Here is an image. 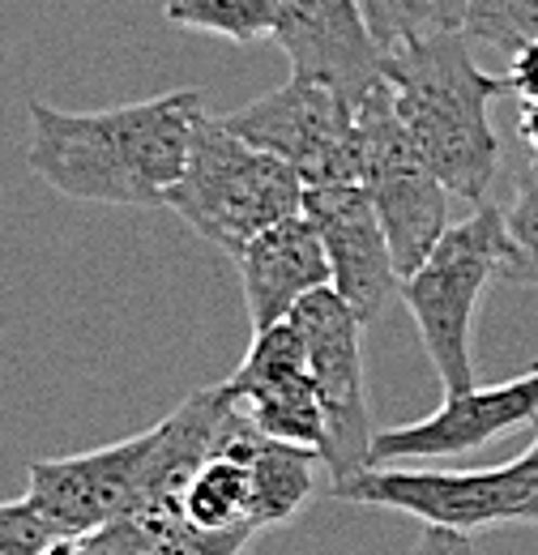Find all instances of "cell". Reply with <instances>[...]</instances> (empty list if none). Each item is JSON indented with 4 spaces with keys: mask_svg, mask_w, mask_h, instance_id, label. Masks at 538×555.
<instances>
[{
    "mask_svg": "<svg viewBox=\"0 0 538 555\" xmlns=\"http://www.w3.org/2000/svg\"><path fill=\"white\" fill-rule=\"evenodd\" d=\"M526 372H535V376H538V359H535V363H530V367H526Z\"/></svg>",
    "mask_w": 538,
    "mask_h": 555,
    "instance_id": "29",
    "label": "cell"
},
{
    "mask_svg": "<svg viewBox=\"0 0 538 555\" xmlns=\"http://www.w3.org/2000/svg\"><path fill=\"white\" fill-rule=\"evenodd\" d=\"M304 214L312 218L325 261H330V286L355 308L363 325L381 317L389 295L402 286V274L394 266L385 227L368 202L363 184H321L304 189Z\"/></svg>",
    "mask_w": 538,
    "mask_h": 555,
    "instance_id": "12",
    "label": "cell"
},
{
    "mask_svg": "<svg viewBox=\"0 0 538 555\" xmlns=\"http://www.w3.org/2000/svg\"><path fill=\"white\" fill-rule=\"evenodd\" d=\"M509 253L500 206H478L471 218L445 227L419 270L398 286L445 398L474 389V312L487 282L509 266Z\"/></svg>",
    "mask_w": 538,
    "mask_h": 555,
    "instance_id": "5",
    "label": "cell"
},
{
    "mask_svg": "<svg viewBox=\"0 0 538 555\" xmlns=\"http://www.w3.org/2000/svg\"><path fill=\"white\" fill-rule=\"evenodd\" d=\"M500 81H504V94H517L522 103H538V39L522 43L509 56V73Z\"/></svg>",
    "mask_w": 538,
    "mask_h": 555,
    "instance_id": "23",
    "label": "cell"
},
{
    "mask_svg": "<svg viewBox=\"0 0 538 555\" xmlns=\"http://www.w3.org/2000/svg\"><path fill=\"white\" fill-rule=\"evenodd\" d=\"M359 120V184L376 209L398 274H414L419 261L449 227V189L423 163L406 125L394 112L385 77L355 107Z\"/></svg>",
    "mask_w": 538,
    "mask_h": 555,
    "instance_id": "6",
    "label": "cell"
},
{
    "mask_svg": "<svg viewBox=\"0 0 538 555\" xmlns=\"http://www.w3.org/2000/svg\"><path fill=\"white\" fill-rule=\"evenodd\" d=\"M56 539V526L30 504V495L0 500V555H43Z\"/></svg>",
    "mask_w": 538,
    "mask_h": 555,
    "instance_id": "21",
    "label": "cell"
},
{
    "mask_svg": "<svg viewBox=\"0 0 538 555\" xmlns=\"http://www.w3.org/2000/svg\"><path fill=\"white\" fill-rule=\"evenodd\" d=\"M530 453H535V457H538V440H535V444H530Z\"/></svg>",
    "mask_w": 538,
    "mask_h": 555,
    "instance_id": "30",
    "label": "cell"
},
{
    "mask_svg": "<svg viewBox=\"0 0 538 555\" xmlns=\"http://www.w3.org/2000/svg\"><path fill=\"white\" fill-rule=\"evenodd\" d=\"M222 125L253 150L286 163L304 189L359 184V120L355 107L325 81L291 73V81L222 116Z\"/></svg>",
    "mask_w": 538,
    "mask_h": 555,
    "instance_id": "8",
    "label": "cell"
},
{
    "mask_svg": "<svg viewBox=\"0 0 538 555\" xmlns=\"http://www.w3.org/2000/svg\"><path fill=\"white\" fill-rule=\"evenodd\" d=\"M227 385H231L235 402L244 406V415L253 418V427L261 436L321 453L325 411H321L317 380L308 372L304 343L291 330V321L257 330L253 343H248V354L227 376Z\"/></svg>",
    "mask_w": 538,
    "mask_h": 555,
    "instance_id": "11",
    "label": "cell"
},
{
    "mask_svg": "<svg viewBox=\"0 0 538 555\" xmlns=\"http://www.w3.org/2000/svg\"><path fill=\"white\" fill-rule=\"evenodd\" d=\"M334 500L394 508L419 517L423 526L478 534L491 526L522 521L526 504L538 495V457L526 449L517 462L483 466V470H389L368 466L350 479L330 483Z\"/></svg>",
    "mask_w": 538,
    "mask_h": 555,
    "instance_id": "7",
    "label": "cell"
},
{
    "mask_svg": "<svg viewBox=\"0 0 538 555\" xmlns=\"http://www.w3.org/2000/svg\"><path fill=\"white\" fill-rule=\"evenodd\" d=\"M240 411L231 385H209L171 415L107 449L43 457L26 466L30 504L56 534H86L129 513H180V495L205 457H214Z\"/></svg>",
    "mask_w": 538,
    "mask_h": 555,
    "instance_id": "1",
    "label": "cell"
},
{
    "mask_svg": "<svg viewBox=\"0 0 538 555\" xmlns=\"http://www.w3.org/2000/svg\"><path fill=\"white\" fill-rule=\"evenodd\" d=\"M269 39L286 52L295 77L325 81L350 107L381 81L385 52L372 39L359 0H278Z\"/></svg>",
    "mask_w": 538,
    "mask_h": 555,
    "instance_id": "10",
    "label": "cell"
},
{
    "mask_svg": "<svg viewBox=\"0 0 538 555\" xmlns=\"http://www.w3.org/2000/svg\"><path fill=\"white\" fill-rule=\"evenodd\" d=\"M517 133H522V141L535 150V158H538V103H522V120H517Z\"/></svg>",
    "mask_w": 538,
    "mask_h": 555,
    "instance_id": "26",
    "label": "cell"
},
{
    "mask_svg": "<svg viewBox=\"0 0 538 555\" xmlns=\"http://www.w3.org/2000/svg\"><path fill=\"white\" fill-rule=\"evenodd\" d=\"M163 17L184 30H205L231 43H257L273 35L278 0H167Z\"/></svg>",
    "mask_w": 538,
    "mask_h": 555,
    "instance_id": "17",
    "label": "cell"
},
{
    "mask_svg": "<svg viewBox=\"0 0 538 555\" xmlns=\"http://www.w3.org/2000/svg\"><path fill=\"white\" fill-rule=\"evenodd\" d=\"M538 418V376H513L504 385L466 389L458 398H445L440 411H432L419 423L389 427L372 436V466L389 462H427V457H458L483 449L487 440L535 423Z\"/></svg>",
    "mask_w": 538,
    "mask_h": 555,
    "instance_id": "13",
    "label": "cell"
},
{
    "mask_svg": "<svg viewBox=\"0 0 538 555\" xmlns=\"http://www.w3.org/2000/svg\"><path fill=\"white\" fill-rule=\"evenodd\" d=\"M359 4H363V17L381 52H394L402 39H410L423 26H440L427 0H359Z\"/></svg>",
    "mask_w": 538,
    "mask_h": 555,
    "instance_id": "22",
    "label": "cell"
},
{
    "mask_svg": "<svg viewBox=\"0 0 538 555\" xmlns=\"http://www.w3.org/2000/svg\"><path fill=\"white\" fill-rule=\"evenodd\" d=\"M458 30L471 43H487L513 56L522 43L538 39V0H462Z\"/></svg>",
    "mask_w": 538,
    "mask_h": 555,
    "instance_id": "19",
    "label": "cell"
},
{
    "mask_svg": "<svg viewBox=\"0 0 538 555\" xmlns=\"http://www.w3.org/2000/svg\"><path fill=\"white\" fill-rule=\"evenodd\" d=\"M381 77L414 150L449 197L483 206L500 167L491 103L504 94V81L478 69L471 39L449 26H423L402 39L385 52Z\"/></svg>",
    "mask_w": 538,
    "mask_h": 555,
    "instance_id": "3",
    "label": "cell"
},
{
    "mask_svg": "<svg viewBox=\"0 0 538 555\" xmlns=\"http://www.w3.org/2000/svg\"><path fill=\"white\" fill-rule=\"evenodd\" d=\"M427 4H432V13H436L440 26L458 30V22H462V0H427Z\"/></svg>",
    "mask_w": 538,
    "mask_h": 555,
    "instance_id": "27",
    "label": "cell"
},
{
    "mask_svg": "<svg viewBox=\"0 0 538 555\" xmlns=\"http://www.w3.org/2000/svg\"><path fill=\"white\" fill-rule=\"evenodd\" d=\"M410 555H478V547H474V534L440 530V526H423V534L414 539Z\"/></svg>",
    "mask_w": 538,
    "mask_h": 555,
    "instance_id": "24",
    "label": "cell"
},
{
    "mask_svg": "<svg viewBox=\"0 0 538 555\" xmlns=\"http://www.w3.org/2000/svg\"><path fill=\"white\" fill-rule=\"evenodd\" d=\"M257 534H261L257 526L202 530V526H193V521L180 517V521H171V526L154 539V547H150L145 555H244Z\"/></svg>",
    "mask_w": 538,
    "mask_h": 555,
    "instance_id": "20",
    "label": "cell"
},
{
    "mask_svg": "<svg viewBox=\"0 0 538 555\" xmlns=\"http://www.w3.org/2000/svg\"><path fill=\"white\" fill-rule=\"evenodd\" d=\"M522 521H530V526H538V495L526 504V513H522Z\"/></svg>",
    "mask_w": 538,
    "mask_h": 555,
    "instance_id": "28",
    "label": "cell"
},
{
    "mask_svg": "<svg viewBox=\"0 0 538 555\" xmlns=\"http://www.w3.org/2000/svg\"><path fill=\"white\" fill-rule=\"evenodd\" d=\"M235 261L244 278V304H248L253 334L282 325L304 295L330 286L325 244L304 209L261 231Z\"/></svg>",
    "mask_w": 538,
    "mask_h": 555,
    "instance_id": "14",
    "label": "cell"
},
{
    "mask_svg": "<svg viewBox=\"0 0 538 555\" xmlns=\"http://www.w3.org/2000/svg\"><path fill=\"white\" fill-rule=\"evenodd\" d=\"M222 449H231V453L248 466L253 521H257V530L295 521L299 508L312 500V483H317L321 453L261 436V431L253 427V418L244 415V406H240L235 418H231V431H227Z\"/></svg>",
    "mask_w": 538,
    "mask_h": 555,
    "instance_id": "15",
    "label": "cell"
},
{
    "mask_svg": "<svg viewBox=\"0 0 538 555\" xmlns=\"http://www.w3.org/2000/svg\"><path fill=\"white\" fill-rule=\"evenodd\" d=\"M163 206L235 261L261 231L304 209V180L273 154L240 141L222 120L205 116L189 145L184 176L167 189Z\"/></svg>",
    "mask_w": 538,
    "mask_h": 555,
    "instance_id": "4",
    "label": "cell"
},
{
    "mask_svg": "<svg viewBox=\"0 0 538 555\" xmlns=\"http://www.w3.org/2000/svg\"><path fill=\"white\" fill-rule=\"evenodd\" d=\"M202 120V90H167L107 112H61L30 99L26 167L73 202L163 206Z\"/></svg>",
    "mask_w": 538,
    "mask_h": 555,
    "instance_id": "2",
    "label": "cell"
},
{
    "mask_svg": "<svg viewBox=\"0 0 538 555\" xmlns=\"http://www.w3.org/2000/svg\"><path fill=\"white\" fill-rule=\"evenodd\" d=\"M180 513H184V521H193L202 530L257 526L253 521L248 466L231 449H218L214 457H205L202 466H197V475L184 487V495H180Z\"/></svg>",
    "mask_w": 538,
    "mask_h": 555,
    "instance_id": "16",
    "label": "cell"
},
{
    "mask_svg": "<svg viewBox=\"0 0 538 555\" xmlns=\"http://www.w3.org/2000/svg\"><path fill=\"white\" fill-rule=\"evenodd\" d=\"M504 235H509V266L500 270V282L538 291V158L526 163V171L513 184L509 206H500Z\"/></svg>",
    "mask_w": 538,
    "mask_h": 555,
    "instance_id": "18",
    "label": "cell"
},
{
    "mask_svg": "<svg viewBox=\"0 0 538 555\" xmlns=\"http://www.w3.org/2000/svg\"><path fill=\"white\" fill-rule=\"evenodd\" d=\"M43 555H94V547H90L86 534H61Z\"/></svg>",
    "mask_w": 538,
    "mask_h": 555,
    "instance_id": "25",
    "label": "cell"
},
{
    "mask_svg": "<svg viewBox=\"0 0 538 555\" xmlns=\"http://www.w3.org/2000/svg\"><path fill=\"white\" fill-rule=\"evenodd\" d=\"M299 334L308 372L325 411L321 466L330 479H350L372 466V411L363 393V321L334 286H321L295 304L286 317Z\"/></svg>",
    "mask_w": 538,
    "mask_h": 555,
    "instance_id": "9",
    "label": "cell"
}]
</instances>
